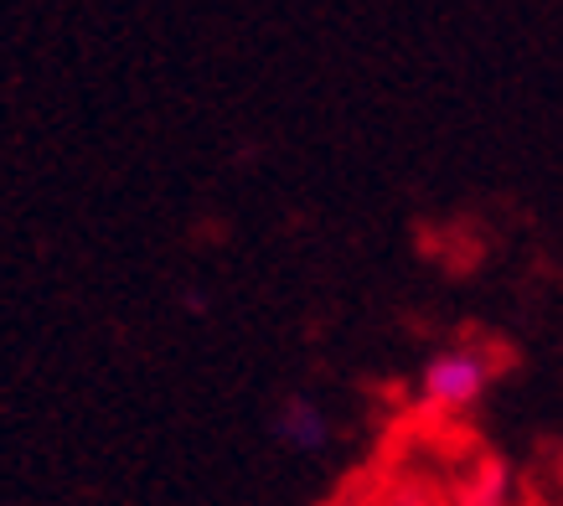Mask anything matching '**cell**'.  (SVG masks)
Listing matches in <instances>:
<instances>
[{
	"label": "cell",
	"instance_id": "cell-3",
	"mask_svg": "<svg viewBox=\"0 0 563 506\" xmlns=\"http://www.w3.org/2000/svg\"><path fill=\"white\" fill-rule=\"evenodd\" d=\"M465 506H507V486H501V475H486V481L465 496Z\"/></svg>",
	"mask_w": 563,
	"mask_h": 506
},
{
	"label": "cell",
	"instance_id": "cell-1",
	"mask_svg": "<svg viewBox=\"0 0 563 506\" xmlns=\"http://www.w3.org/2000/svg\"><path fill=\"white\" fill-rule=\"evenodd\" d=\"M496 377V356L486 346H444L419 367V408L424 414H465L486 398Z\"/></svg>",
	"mask_w": 563,
	"mask_h": 506
},
{
	"label": "cell",
	"instance_id": "cell-2",
	"mask_svg": "<svg viewBox=\"0 0 563 506\" xmlns=\"http://www.w3.org/2000/svg\"><path fill=\"white\" fill-rule=\"evenodd\" d=\"M269 435L295 450V455H310V450H325V439H331V419H325V408L310 398V393H285L279 404H274V419H269Z\"/></svg>",
	"mask_w": 563,
	"mask_h": 506
}]
</instances>
